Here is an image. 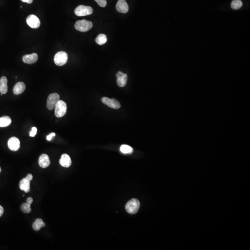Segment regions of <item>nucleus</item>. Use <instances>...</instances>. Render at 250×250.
I'll return each instance as SVG.
<instances>
[{"label": "nucleus", "mask_w": 250, "mask_h": 250, "mask_svg": "<svg viewBox=\"0 0 250 250\" xmlns=\"http://www.w3.org/2000/svg\"><path fill=\"white\" fill-rule=\"evenodd\" d=\"M46 224L43 222L42 219H37L35 220V222L32 225V228L34 231H39L42 228L45 227Z\"/></svg>", "instance_id": "a211bd4d"}, {"label": "nucleus", "mask_w": 250, "mask_h": 250, "mask_svg": "<svg viewBox=\"0 0 250 250\" xmlns=\"http://www.w3.org/2000/svg\"><path fill=\"white\" fill-rule=\"evenodd\" d=\"M68 59L67 53L65 51L57 52L54 56V61L56 66H61L66 64Z\"/></svg>", "instance_id": "7ed1b4c3"}, {"label": "nucleus", "mask_w": 250, "mask_h": 250, "mask_svg": "<svg viewBox=\"0 0 250 250\" xmlns=\"http://www.w3.org/2000/svg\"><path fill=\"white\" fill-rule=\"evenodd\" d=\"M93 24L87 20H79L76 22L75 27L77 30L82 32H86L92 28Z\"/></svg>", "instance_id": "f03ea898"}, {"label": "nucleus", "mask_w": 250, "mask_h": 250, "mask_svg": "<svg viewBox=\"0 0 250 250\" xmlns=\"http://www.w3.org/2000/svg\"><path fill=\"white\" fill-rule=\"evenodd\" d=\"M60 100V96L57 93H52L49 96L47 100V107L50 110L55 109L56 105Z\"/></svg>", "instance_id": "39448f33"}, {"label": "nucleus", "mask_w": 250, "mask_h": 250, "mask_svg": "<svg viewBox=\"0 0 250 250\" xmlns=\"http://www.w3.org/2000/svg\"><path fill=\"white\" fill-rule=\"evenodd\" d=\"M140 207V203L138 199H132L126 203L125 209L130 214H135L138 211Z\"/></svg>", "instance_id": "f257e3e1"}, {"label": "nucleus", "mask_w": 250, "mask_h": 250, "mask_svg": "<svg viewBox=\"0 0 250 250\" xmlns=\"http://www.w3.org/2000/svg\"><path fill=\"white\" fill-rule=\"evenodd\" d=\"M38 59V54L35 53L24 56L22 57V60L24 63L30 64V65L36 63Z\"/></svg>", "instance_id": "f8f14e48"}, {"label": "nucleus", "mask_w": 250, "mask_h": 250, "mask_svg": "<svg viewBox=\"0 0 250 250\" xmlns=\"http://www.w3.org/2000/svg\"><path fill=\"white\" fill-rule=\"evenodd\" d=\"M19 186L21 190L25 191L26 193H28L30 190V181L26 177L20 181Z\"/></svg>", "instance_id": "2eb2a0df"}, {"label": "nucleus", "mask_w": 250, "mask_h": 250, "mask_svg": "<svg viewBox=\"0 0 250 250\" xmlns=\"http://www.w3.org/2000/svg\"><path fill=\"white\" fill-rule=\"evenodd\" d=\"M95 1L101 7H105L107 5V2L106 0H95Z\"/></svg>", "instance_id": "b1692460"}, {"label": "nucleus", "mask_w": 250, "mask_h": 250, "mask_svg": "<svg viewBox=\"0 0 250 250\" xmlns=\"http://www.w3.org/2000/svg\"><path fill=\"white\" fill-rule=\"evenodd\" d=\"M117 10L120 13H127L129 10V7L125 0H119L116 5Z\"/></svg>", "instance_id": "9b49d317"}, {"label": "nucleus", "mask_w": 250, "mask_h": 250, "mask_svg": "<svg viewBox=\"0 0 250 250\" xmlns=\"http://www.w3.org/2000/svg\"><path fill=\"white\" fill-rule=\"evenodd\" d=\"M107 42V37L104 34H100L98 35L96 39V42L99 45H103Z\"/></svg>", "instance_id": "aec40b11"}, {"label": "nucleus", "mask_w": 250, "mask_h": 250, "mask_svg": "<svg viewBox=\"0 0 250 250\" xmlns=\"http://www.w3.org/2000/svg\"><path fill=\"white\" fill-rule=\"evenodd\" d=\"M21 210L24 213H29L31 211V205L27 203H24L22 204L21 206Z\"/></svg>", "instance_id": "5701e85b"}, {"label": "nucleus", "mask_w": 250, "mask_h": 250, "mask_svg": "<svg viewBox=\"0 0 250 250\" xmlns=\"http://www.w3.org/2000/svg\"><path fill=\"white\" fill-rule=\"evenodd\" d=\"M59 163L64 167L68 168L71 164V160L68 154H64L61 156V159L59 160Z\"/></svg>", "instance_id": "4468645a"}, {"label": "nucleus", "mask_w": 250, "mask_h": 250, "mask_svg": "<svg viewBox=\"0 0 250 250\" xmlns=\"http://www.w3.org/2000/svg\"><path fill=\"white\" fill-rule=\"evenodd\" d=\"M101 101L105 105L113 109H119L120 107V103L115 99H110L104 97L101 98Z\"/></svg>", "instance_id": "0eeeda50"}, {"label": "nucleus", "mask_w": 250, "mask_h": 250, "mask_svg": "<svg viewBox=\"0 0 250 250\" xmlns=\"http://www.w3.org/2000/svg\"><path fill=\"white\" fill-rule=\"evenodd\" d=\"M37 129L36 127H33L32 128L31 131L30 132V137H34L37 134Z\"/></svg>", "instance_id": "393cba45"}, {"label": "nucleus", "mask_w": 250, "mask_h": 250, "mask_svg": "<svg viewBox=\"0 0 250 250\" xmlns=\"http://www.w3.org/2000/svg\"><path fill=\"white\" fill-rule=\"evenodd\" d=\"M1 167H0V172H1Z\"/></svg>", "instance_id": "7c9ffc66"}, {"label": "nucleus", "mask_w": 250, "mask_h": 250, "mask_svg": "<svg viewBox=\"0 0 250 250\" xmlns=\"http://www.w3.org/2000/svg\"><path fill=\"white\" fill-rule=\"evenodd\" d=\"M243 5V3L240 0H233L232 2L231 6L232 8L234 10H237L242 7Z\"/></svg>", "instance_id": "4be33fe9"}, {"label": "nucleus", "mask_w": 250, "mask_h": 250, "mask_svg": "<svg viewBox=\"0 0 250 250\" xmlns=\"http://www.w3.org/2000/svg\"><path fill=\"white\" fill-rule=\"evenodd\" d=\"M120 151L124 154H131L133 153V149L128 145H123L120 147Z\"/></svg>", "instance_id": "412c9836"}, {"label": "nucleus", "mask_w": 250, "mask_h": 250, "mask_svg": "<svg viewBox=\"0 0 250 250\" xmlns=\"http://www.w3.org/2000/svg\"><path fill=\"white\" fill-rule=\"evenodd\" d=\"M21 1H22V2H26L28 4H31L33 0H21Z\"/></svg>", "instance_id": "c756f323"}, {"label": "nucleus", "mask_w": 250, "mask_h": 250, "mask_svg": "<svg viewBox=\"0 0 250 250\" xmlns=\"http://www.w3.org/2000/svg\"><path fill=\"white\" fill-rule=\"evenodd\" d=\"M26 89V85L25 83L23 82H18L15 84L14 88L13 91L14 94L20 95Z\"/></svg>", "instance_id": "f3484780"}, {"label": "nucleus", "mask_w": 250, "mask_h": 250, "mask_svg": "<svg viewBox=\"0 0 250 250\" xmlns=\"http://www.w3.org/2000/svg\"><path fill=\"white\" fill-rule=\"evenodd\" d=\"M55 115L57 118L64 116L67 112L66 103L62 100H59L56 105L55 108Z\"/></svg>", "instance_id": "20e7f679"}, {"label": "nucleus", "mask_w": 250, "mask_h": 250, "mask_svg": "<svg viewBox=\"0 0 250 250\" xmlns=\"http://www.w3.org/2000/svg\"><path fill=\"white\" fill-rule=\"evenodd\" d=\"M27 23L28 25L32 28H38L41 25V22L39 18L33 14L28 16L27 18Z\"/></svg>", "instance_id": "6e6552de"}, {"label": "nucleus", "mask_w": 250, "mask_h": 250, "mask_svg": "<svg viewBox=\"0 0 250 250\" xmlns=\"http://www.w3.org/2000/svg\"><path fill=\"white\" fill-rule=\"evenodd\" d=\"M8 147L12 151H17L20 147V141L19 139L15 137L11 138L7 143Z\"/></svg>", "instance_id": "1a4fd4ad"}, {"label": "nucleus", "mask_w": 250, "mask_h": 250, "mask_svg": "<svg viewBox=\"0 0 250 250\" xmlns=\"http://www.w3.org/2000/svg\"><path fill=\"white\" fill-rule=\"evenodd\" d=\"M93 12V8L90 6L80 5L77 7L74 11L75 14L77 16H84L90 15Z\"/></svg>", "instance_id": "423d86ee"}, {"label": "nucleus", "mask_w": 250, "mask_h": 250, "mask_svg": "<svg viewBox=\"0 0 250 250\" xmlns=\"http://www.w3.org/2000/svg\"><path fill=\"white\" fill-rule=\"evenodd\" d=\"M8 90L7 79L5 76H2L0 79V92L2 94H5Z\"/></svg>", "instance_id": "dca6fc26"}, {"label": "nucleus", "mask_w": 250, "mask_h": 250, "mask_svg": "<svg viewBox=\"0 0 250 250\" xmlns=\"http://www.w3.org/2000/svg\"><path fill=\"white\" fill-rule=\"evenodd\" d=\"M26 202L27 203L31 205L33 202V199L32 197H28L27 199Z\"/></svg>", "instance_id": "bb28decb"}, {"label": "nucleus", "mask_w": 250, "mask_h": 250, "mask_svg": "<svg viewBox=\"0 0 250 250\" xmlns=\"http://www.w3.org/2000/svg\"><path fill=\"white\" fill-rule=\"evenodd\" d=\"M39 164L43 168H46L50 164L49 157L46 154H42L39 159Z\"/></svg>", "instance_id": "ddd939ff"}, {"label": "nucleus", "mask_w": 250, "mask_h": 250, "mask_svg": "<svg viewBox=\"0 0 250 250\" xmlns=\"http://www.w3.org/2000/svg\"><path fill=\"white\" fill-rule=\"evenodd\" d=\"M117 80V84L120 87H124L125 86L127 81V75L121 71L118 72L116 75Z\"/></svg>", "instance_id": "9d476101"}, {"label": "nucleus", "mask_w": 250, "mask_h": 250, "mask_svg": "<svg viewBox=\"0 0 250 250\" xmlns=\"http://www.w3.org/2000/svg\"><path fill=\"white\" fill-rule=\"evenodd\" d=\"M55 134L54 133H51V134H50L49 135H48L47 137V140L48 141L51 140V139H52V138L55 136Z\"/></svg>", "instance_id": "a878e982"}, {"label": "nucleus", "mask_w": 250, "mask_h": 250, "mask_svg": "<svg viewBox=\"0 0 250 250\" xmlns=\"http://www.w3.org/2000/svg\"><path fill=\"white\" fill-rule=\"evenodd\" d=\"M4 213V209L2 207V206L0 205V217L2 215L3 213Z\"/></svg>", "instance_id": "c85d7f7f"}, {"label": "nucleus", "mask_w": 250, "mask_h": 250, "mask_svg": "<svg viewBox=\"0 0 250 250\" xmlns=\"http://www.w3.org/2000/svg\"><path fill=\"white\" fill-rule=\"evenodd\" d=\"M12 120L9 116H5L0 118V127H6L11 124Z\"/></svg>", "instance_id": "6ab92c4d"}, {"label": "nucleus", "mask_w": 250, "mask_h": 250, "mask_svg": "<svg viewBox=\"0 0 250 250\" xmlns=\"http://www.w3.org/2000/svg\"><path fill=\"white\" fill-rule=\"evenodd\" d=\"M26 178H27V179H28L29 180L31 181L32 180V178H33V177H32V174H28L27 175V176Z\"/></svg>", "instance_id": "cd10ccee"}]
</instances>
